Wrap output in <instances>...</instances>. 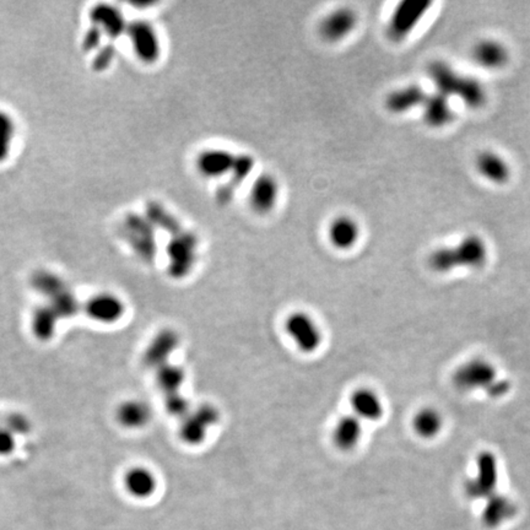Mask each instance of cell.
Segmentation results:
<instances>
[{
	"label": "cell",
	"mask_w": 530,
	"mask_h": 530,
	"mask_svg": "<svg viewBox=\"0 0 530 530\" xmlns=\"http://www.w3.org/2000/svg\"><path fill=\"white\" fill-rule=\"evenodd\" d=\"M455 386L460 391H481L491 398H501L511 391V383L500 378L496 367L484 358H472L455 371L453 377Z\"/></svg>",
	"instance_id": "6da1fadb"
},
{
	"label": "cell",
	"mask_w": 530,
	"mask_h": 530,
	"mask_svg": "<svg viewBox=\"0 0 530 530\" xmlns=\"http://www.w3.org/2000/svg\"><path fill=\"white\" fill-rule=\"evenodd\" d=\"M427 72L439 93L444 96H459L470 107L481 106L485 101V91L481 84L472 77L459 75L448 64L434 62Z\"/></svg>",
	"instance_id": "7a4b0ae2"
},
{
	"label": "cell",
	"mask_w": 530,
	"mask_h": 530,
	"mask_svg": "<svg viewBox=\"0 0 530 530\" xmlns=\"http://www.w3.org/2000/svg\"><path fill=\"white\" fill-rule=\"evenodd\" d=\"M487 251L481 238L467 237L458 246L439 248L429 256V265L437 273H448L457 268H480L486 261Z\"/></svg>",
	"instance_id": "3957f363"
},
{
	"label": "cell",
	"mask_w": 530,
	"mask_h": 530,
	"mask_svg": "<svg viewBox=\"0 0 530 530\" xmlns=\"http://www.w3.org/2000/svg\"><path fill=\"white\" fill-rule=\"evenodd\" d=\"M429 3L420 0H405L396 6L387 26V34L393 42L404 41L419 24Z\"/></svg>",
	"instance_id": "277c9868"
},
{
	"label": "cell",
	"mask_w": 530,
	"mask_h": 530,
	"mask_svg": "<svg viewBox=\"0 0 530 530\" xmlns=\"http://www.w3.org/2000/svg\"><path fill=\"white\" fill-rule=\"evenodd\" d=\"M126 34L131 39L133 51L140 62L153 64L159 60L161 44L159 34L153 25L145 20H136L128 24Z\"/></svg>",
	"instance_id": "5b68a950"
},
{
	"label": "cell",
	"mask_w": 530,
	"mask_h": 530,
	"mask_svg": "<svg viewBox=\"0 0 530 530\" xmlns=\"http://www.w3.org/2000/svg\"><path fill=\"white\" fill-rule=\"evenodd\" d=\"M285 329L296 347L306 354L316 351L322 344V332L317 322L309 314L294 312L290 314Z\"/></svg>",
	"instance_id": "8992f818"
},
{
	"label": "cell",
	"mask_w": 530,
	"mask_h": 530,
	"mask_svg": "<svg viewBox=\"0 0 530 530\" xmlns=\"http://www.w3.org/2000/svg\"><path fill=\"white\" fill-rule=\"evenodd\" d=\"M477 475L465 484V492L470 498H490L498 479L497 459L490 452H482L477 457Z\"/></svg>",
	"instance_id": "52a82bcc"
},
{
	"label": "cell",
	"mask_w": 530,
	"mask_h": 530,
	"mask_svg": "<svg viewBox=\"0 0 530 530\" xmlns=\"http://www.w3.org/2000/svg\"><path fill=\"white\" fill-rule=\"evenodd\" d=\"M356 11L342 6L332 10L319 24V34L327 42H339L347 39L356 27Z\"/></svg>",
	"instance_id": "ba28073f"
},
{
	"label": "cell",
	"mask_w": 530,
	"mask_h": 530,
	"mask_svg": "<svg viewBox=\"0 0 530 530\" xmlns=\"http://www.w3.org/2000/svg\"><path fill=\"white\" fill-rule=\"evenodd\" d=\"M236 156L224 149L202 150L197 157L195 166L205 179H220L231 174Z\"/></svg>",
	"instance_id": "9c48e42d"
},
{
	"label": "cell",
	"mask_w": 530,
	"mask_h": 530,
	"mask_svg": "<svg viewBox=\"0 0 530 530\" xmlns=\"http://www.w3.org/2000/svg\"><path fill=\"white\" fill-rule=\"evenodd\" d=\"M280 186L273 174H263L252 184L250 202L254 212L268 214L274 209L279 199Z\"/></svg>",
	"instance_id": "30bf717a"
},
{
	"label": "cell",
	"mask_w": 530,
	"mask_h": 530,
	"mask_svg": "<svg viewBox=\"0 0 530 530\" xmlns=\"http://www.w3.org/2000/svg\"><path fill=\"white\" fill-rule=\"evenodd\" d=\"M328 238L337 250H351L360 238V225L354 217L347 215L335 217L329 224Z\"/></svg>",
	"instance_id": "8fae6325"
},
{
	"label": "cell",
	"mask_w": 530,
	"mask_h": 530,
	"mask_svg": "<svg viewBox=\"0 0 530 530\" xmlns=\"http://www.w3.org/2000/svg\"><path fill=\"white\" fill-rule=\"evenodd\" d=\"M427 93L419 85H408L392 91L386 98L388 111L394 115H401L422 106L427 98Z\"/></svg>",
	"instance_id": "7c38bea8"
},
{
	"label": "cell",
	"mask_w": 530,
	"mask_h": 530,
	"mask_svg": "<svg viewBox=\"0 0 530 530\" xmlns=\"http://www.w3.org/2000/svg\"><path fill=\"white\" fill-rule=\"evenodd\" d=\"M352 413L360 420L376 421L384 413L383 403L376 392L368 388H358L350 396Z\"/></svg>",
	"instance_id": "4fadbf2b"
},
{
	"label": "cell",
	"mask_w": 530,
	"mask_h": 530,
	"mask_svg": "<svg viewBox=\"0 0 530 530\" xmlns=\"http://www.w3.org/2000/svg\"><path fill=\"white\" fill-rule=\"evenodd\" d=\"M217 420L219 411L215 408L210 405L202 406L186 421L182 429L184 441L192 444H200L207 434V429L216 424Z\"/></svg>",
	"instance_id": "5bb4252c"
},
{
	"label": "cell",
	"mask_w": 530,
	"mask_h": 530,
	"mask_svg": "<svg viewBox=\"0 0 530 530\" xmlns=\"http://www.w3.org/2000/svg\"><path fill=\"white\" fill-rule=\"evenodd\" d=\"M91 18L97 29L106 32L110 37H119L128 27L121 11L111 5H97L92 9Z\"/></svg>",
	"instance_id": "9a60e30c"
},
{
	"label": "cell",
	"mask_w": 530,
	"mask_h": 530,
	"mask_svg": "<svg viewBox=\"0 0 530 530\" xmlns=\"http://www.w3.org/2000/svg\"><path fill=\"white\" fill-rule=\"evenodd\" d=\"M362 437L361 420L355 415L342 416L332 429V442L342 451H351Z\"/></svg>",
	"instance_id": "2e32d148"
},
{
	"label": "cell",
	"mask_w": 530,
	"mask_h": 530,
	"mask_svg": "<svg viewBox=\"0 0 530 530\" xmlns=\"http://www.w3.org/2000/svg\"><path fill=\"white\" fill-rule=\"evenodd\" d=\"M87 314L98 322L111 323L121 317L123 304L113 295H97L87 304Z\"/></svg>",
	"instance_id": "e0dca14e"
},
{
	"label": "cell",
	"mask_w": 530,
	"mask_h": 530,
	"mask_svg": "<svg viewBox=\"0 0 530 530\" xmlns=\"http://www.w3.org/2000/svg\"><path fill=\"white\" fill-rule=\"evenodd\" d=\"M424 121L427 126L439 128L453 119V111L449 106L448 97L442 93L427 96L424 102Z\"/></svg>",
	"instance_id": "ac0fdd59"
},
{
	"label": "cell",
	"mask_w": 530,
	"mask_h": 530,
	"mask_svg": "<svg viewBox=\"0 0 530 530\" xmlns=\"http://www.w3.org/2000/svg\"><path fill=\"white\" fill-rule=\"evenodd\" d=\"M123 482L127 492L136 498H149L157 486L154 474L145 467H133L127 472Z\"/></svg>",
	"instance_id": "d6986e66"
},
{
	"label": "cell",
	"mask_w": 530,
	"mask_h": 530,
	"mask_svg": "<svg viewBox=\"0 0 530 530\" xmlns=\"http://www.w3.org/2000/svg\"><path fill=\"white\" fill-rule=\"evenodd\" d=\"M197 238L193 235H179L171 243V257L176 265V273H188L195 261Z\"/></svg>",
	"instance_id": "ffe728a7"
},
{
	"label": "cell",
	"mask_w": 530,
	"mask_h": 530,
	"mask_svg": "<svg viewBox=\"0 0 530 530\" xmlns=\"http://www.w3.org/2000/svg\"><path fill=\"white\" fill-rule=\"evenodd\" d=\"M515 513H516V507L511 500H508L506 497L493 495L489 498L486 506L484 508L482 521L487 526L495 528L502 524L503 522H506L507 519H511L512 517L515 516Z\"/></svg>",
	"instance_id": "44dd1931"
},
{
	"label": "cell",
	"mask_w": 530,
	"mask_h": 530,
	"mask_svg": "<svg viewBox=\"0 0 530 530\" xmlns=\"http://www.w3.org/2000/svg\"><path fill=\"white\" fill-rule=\"evenodd\" d=\"M472 56L477 64L490 69L502 67L508 59L507 49L500 42L490 39L479 42L472 51Z\"/></svg>",
	"instance_id": "7402d4cb"
},
{
	"label": "cell",
	"mask_w": 530,
	"mask_h": 530,
	"mask_svg": "<svg viewBox=\"0 0 530 530\" xmlns=\"http://www.w3.org/2000/svg\"><path fill=\"white\" fill-rule=\"evenodd\" d=\"M479 172L495 183H503L510 177V167L501 156L495 153H482L477 160Z\"/></svg>",
	"instance_id": "603a6c76"
},
{
	"label": "cell",
	"mask_w": 530,
	"mask_h": 530,
	"mask_svg": "<svg viewBox=\"0 0 530 530\" xmlns=\"http://www.w3.org/2000/svg\"><path fill=\"white\" fill-rule=\"evenodd\" d=\"M413 427L421 439H434L444 429V418L439 410L434 408H424L415 415Z\"/></svg>",
	"instance_id": "cb8c5ba5"
},
{
	"label": "cell",
	"mask_w": 530,
	"mask_h": 530,
	"mask_svg": "<svg viewBox=\"0 0 530 530\" xmlns=\"http://www.w3.org/2000/svg\"><path fill=\"white\" fill-rule=\"evenodd\" d=\"M150 415L149 406L139 400L126 401L117 410L118 422L129 429L143 427L149 422Z\"/></svg>",
	"instance_id": "d4e9b609"
},
{
	"label": "cell",
	"mask_w": 530,
	"mask_h": 530,
	"mask_svg": "<svg viewBox=\"0 0 530 530\" xmlns=\"http://www.w3.org/2000/svg\"><path fill=\"white\" fill-rule=\"evenodd\" d=\"M254 164H256V160L253 159V156H251V155H237L233 169L230 174L232 176L231 183H230L231 187L230 188L225 187L222 193L220 194L224 202H227L228 199L231 198L233 190L237 188V186L241 184L252 174V171L254 169Z\"/></svg>",
	"instance_id": "484cf974"
},
{
	"label": "cell",
	"mask_w": 530,
	"mask_h": 530,
	"mask_svg": "<svg viewBox=\"0 0 530 530\" xmlns=\"http://www.w3.org/2000/svg\"><path fill=\"white\" fill-rule=\"evenodd\" d=\"M16 122L9 112L0 110V164L9 159L15 138H16Z\"/></svg>",
	"instance_id": "4316f807"
},
{
	"label": "cell",
	"mask_w": 530,
	"mask_h": 530,
	"mask_svg": "<svg viewBox=\"0 0 530 530\" xmlns=\"http://www.w3.org/2000/svg\"><path fill=\"white\" fill-rule=\"evenodd\" d=\"M14 448L13 436L6 431L0 429V454L10 453Z\"/></svg>",
	"instance_id": "83f0119b"
}]
</instances>
